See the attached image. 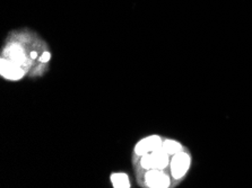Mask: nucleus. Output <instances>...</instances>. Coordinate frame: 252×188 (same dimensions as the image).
<instances>
[{
	"label": "nucleus",
	"instance_id": "obj_1",
	"mask_svg": "<svg viewBox=\"0 0 252 188\" xmlns=\"http://www.w3.org/2000/svg\"><path fill=\"white\" fill-rule=\"evenodd\" d=\"M169 153L165 152L162 148L158 149V150L146 153V155L141 156L140 164L144 169L151 170V169H164L169 166L170 159Z\"/></svg>",
	"mask_w": 252,
	"mask_h": 188
},
{
	"label": "nucleus",
	"instance_id": "obj_2",
	"mask_svg": "<svg viewBox=\"0 0 252 188\" xmlns=\"http://www.w3.org/2000/svg\"><path fill=\"white\" fill-rule=\"evenodd\" d=\"M190 166V157L185 152H179L174 155L171 161V172L175 179H180L186 175Z\"/></svg>",
	"mask_w": 252,
	"mask_h": 188
},
{
	"label": "nucleus",
	"instance_id": "obj_3",
	"mask_svg": "<svg viewBox=\"0 0 252 188\" xmlns=\"http://www.w3.org/2000/svg\"><path fill=\"white\" fill-rule=\"evenodd\" d=\"M163 142L158 135H152L140 140L135 147V153L137 156H144L146 153L153 152L158 149L162 148Z\"/></svg>",
	"mask_w": 252,
	"mask_h": 188
},
{
	"label": "nucleus",
	"instance_id": "obj_4",
	"mask_svg": "<svg viewBox=\"0 0 252 188\" xmlns=\"http://www.w3.org/2000/svg\"><path fill=\"white\" fill-rule=\"evenodd\" d=\"M146 185L152 188H165L170 186V178L161 169H151L145 176Z\"/></svg>",
	"mask_w": 252,
	"mask_h": 188
},
{
	"label": "nucleus",
	"instance_id": "obj_5",
	"mask_svg": "<svg viewBox=\"0 0 252 188\" xmlns=\"http://www.w3.org/2000/svg\"><path fill=\"white\" fill-rule=\"evenodd\" d=\"M1 75L6 77L7 79L18 80L25 75V70L22 69L20 64L15 63L14 61L9 59L1 60Z\"/></svg>",
	"mask_w": 252,
	"mask_h": 188
},
{
	"label": "nucleus",
	"instance_id": "obj_6",
	"mask_svg": "<svg viewBox=\"0 0 252 188\" xmlns=\"http://www.w3.org/2000/svg\"><path fill=\"white\" fill-rule=\"evenodd\" d=\"M8 51V59L14 61L15 63L20 64V66H25L26 63V55L24 53V49H23L20 44H11L7 49Z\"/></svg>",
	"mask_w": 252,
	"mask_h": 188
},
{
	"label": "nucleus",
	"instance_id": "obj_7",
	"mask_svg": "<svg viewBox=\"0 0 252 188\" xmlns=\"http://www.w3.org/2000/svg\"><path fill=\"white\" fill-rule=\"evenodd\" d=\"M111 182L113 187L116 188H129L130 187V183H129L128 176L124 174V172H117V174H112Z\"/></svg>",
	"mask_w": 252,
	"mask_h": 188
},
{
	"label": "nucleus",
	"instance_id": "obj_8",
	"mask_svg": "<svg viewBox=\"0 0 252 188\" xmlns=\"http://www.w3.org/2000/svg\"><path fill=\"white\" fill-rule=\"evenodd\" d=\"M162 149L169 155H177V153L182 151V147L179 142L174 140H166L163 142Z\"/></svg>",
	"mask_w": 252,
	"mask_h": 188
},
{
	"label": "nucleus",
	"instance_id": "obj_9",
	"mask_svg": "<svg viewBox=\"0 0 252 188\" xmlns=\"http://www.w3.org/2000/svg\"><path fill=\"white\" fill-rule=\"evenodd\" d=\"M50 57H51V54H50V52H44L43 54H42V56H41V62H48L49 60H50Z\"/></svg>",
	"mask_w": 252,
	"mask_h": 188
}]
</instances>
